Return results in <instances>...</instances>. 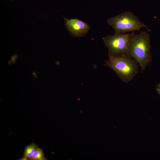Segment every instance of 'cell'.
Wrapping results in <instances>:
<instances>
[{
	"label": "cell",
	"mask_w": 160,
	"mask_h": 160,
	"mask_svg": "<svg viewBox=\"0 0 160 160\" xmlns=\"http://www.w3.org/2000/svg\"><path fill=\"white\" fill-rule=\"evenodd\" d=\"M151 47L150 35L148 33H131L128 46V53L137 62L141 73L151 61Z\"/></svg>",
	"instance_id": "6da1fadb"
},
{
	"label": "cell",
	"mask_w": 160,
	"mask_h": 160,
	"mask_svg": "<svg viewBox=\"0 0 160 160\" xmlns=\"http://www.w3.org/2000/svg\"><path fill=\"white\" fill-rule=\"evenodd\" d=\"M104 65L113 70L123 82L127 83L137 74L139 65L129 55L109 58Z\"/></svg>",
	"instance_id": "7a4b0ae2"
},
{
	"label": "cell",
	"mask_w": 160,
	"mask_h": 160,
	"mask_svg": "<svg viewBox=\"0 0 160 160\" xmlns=\"http://www.w3.org/2000/svg\"><path fill=\"white\" fill-rule=\"evenodd\" d=\"M108 24L114 30L115 33H127L139 31L142 28L148 31L150 30L132 13L127 11L107 20Z\"/></svg>",
	"instance_id": "3957f363"
},
{
	"label": "cell",
	"mask_w": 160,
	"mask_h": 160,
	"mask_svg": "<svg viewBox=\"0 0 160 160\" xmlns=\"http://www.w3.org/2000/svg\"><path fill=\"white\" fill-rule=\"evenodd\" d=\"M131 34L115 33L102 38L108 49L109 58L129 55L128 46Z\"/></svg>",
	"instance_id": "277c9868"
},
{
	"label": "cell",
	"mask_w": 160,
	"mask_h": 160,
	"mask_svg": "<svg viewBox=\"0 0 160 160\" xmlns=\"http://www.w3.org/2000/svg\"><path fill=\"white\" fill-rule=\"evenodd\" d=\"M65 25L69 33L73 37H81L89 32L90 26L87 23L77 18H64Z\"/></svg>",
	"instance_id": "5b68a950"
},
{
	"label": "cell",
	"mask_w": 160,
	"mask_h": 160,
	"mask_svg": "<svg viewBox=\"0 0 160 160\" xmlns=\"http://www.w3.org/2000/svg\"><path fill=\"white\" fill-rule=\"evenodd\" d=\"M38 145L34 143H32L26 145L25 147L23 157H25L29 160L35 151L39 148Z\"/></svg>",
	"instance_id": "8992f818"
},
{
	"label": "cell",
	"mask_w": 160,
	"mask_h": 160,
	"mask_svg": "<svg viewBox=\"0 0 160 160\" xmlns=\"http://www.w3.org/2000/svg\"><path fill=\"white\" fill-rule=\"evenodd\" d=\"M30 160H47L42 148H39L29 158Z\"/></svg>",
	"instance_id": "52a82bcc"
},
{
	"label": "cell",
	"mask_w": 160,
	"mask_h": 160,
	"mask_svg": "<svg viewBox=\"0 0 160 160\" xmlns=\"http://www.w3.org/2000/svg\"><path fill=\"white\" fill-rule=\"evenodd\" d=\"M18 160H28V159L25 157H22L20 158Z\"/></svg>",
	"instance_id": "ba28073f"
},
{
	"label": "cell",
	"mask_w": 160,
	"mask_h": 160,
	"mask_svg": "<svg viewBox=\"0 0 160 160\" xmlns=\"http://www.w3.org/2000/svg\"><path fill=\"white\" fill-rule=\"evenodd\" d=\"M16 58L15 57H12V63H15V59H16Z\"/></svg>",
	"instance_id": "9c48e42d"
},
{
	"label": "cell",
	"mask_w": 160,
	"mask_h": 160,
	"mask_svg": "<svg viewBox=\"0 0 160 160\" xmlns=\"http://www.w3.org/2000/svg\"><path fill=\"white\" fill-rule=\"evenodd\" d=\"M33 74L34 76V79L36 78L37 76V74L35 72H33Z\"/></svg>",
	"instance_id": "30bf717a"
},
{
	"label": "cell",
	"mask_w": 160,
	"mask_h": 160,
	"mask_svg": "<svg viewBox=\"0 0 160 160\" xmlns=\"http://www.w3.org/2000/svg\"><path fill=\"white\" fill-rule=\"evenodd\" d=\"M157 87L158 88L157 89H160V83L157 85Z\"/></svg>",
	"instance_id": "8fae6325"
},
{
	"label": "cell",
	"mask_w": 160,
	"mask_h": 160,
	"mask_svg": "<svg viewBox=\"0 0 160 160\" xmlns=\"http://www.w3.org/2000/svg\"><path fill=\"white\" fill-rule=\"evenodd\" d=\"M12 61H9L8 62V64L9 65H11L12 63Z\"/></svg>",
	"instance_id": "7c38bea8"
},
{
	"label": "cell",
	"mask_w": 160,
	"mask_h": 160,
	"mask_svg": "<svg viewBox=\"0 0 160 160\" xmlns=\"http://www.w3.org/2000/svg\"><path fill=\"white\" fill-rule=\"evenodd\" d=\"M157 91H159L160 92V89H157Z\"/></svg>",
	"instance_id": "4fadbf2b"
},
{
	"label": "cell",
	"mask_w": 160,
	"mask_h": 160,
	"mask_svg": "<svg viewBox=\"0 0 160 160\" xmlns=\"http://www.w3.org/2000/svg\"><path fill=\"white\" fill-rule=\"evenodd\" d=\"M157 91L160 94V92L159 91Z\"/></svg>",
	"instance_id": "5bb4252c"
},
{
	"label": "cell",
	"mask_w": 160,
	"mask_h": 160,
	"mask_svg": "<svg viewBox=\"0 0 160 160\" xmlns=\"http://www.w3.org/2000/svg\"><path fill=\"white\" fill-rule=\"evenodd\" d=\"M11 0L12 1H14L15 0Z\"/></svg>",
	"instance_id": "9a60e30c"
}]
</instances>
